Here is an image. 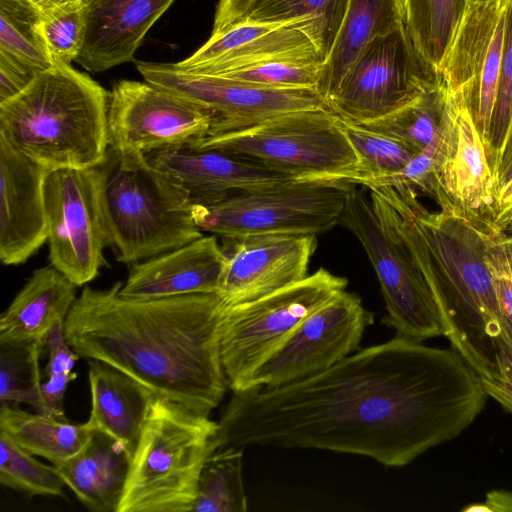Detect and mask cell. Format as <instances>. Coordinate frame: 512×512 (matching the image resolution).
I'll list each match as a JSON object with an SVG mask.
<instances>
[{
    "mask_svg": "<svg viewBox=\"0 0 512 512\" xmlns=\"http://www.w3.org/2000/svg\"><path fill=\"white\" fill-rule=\"evenodd\" d=\"M486 397L452 346L396 336L311 377L233 391L210 449L313 448L402 467L462 433Z\"/></svg>",
    "mask_w": 512,
    "mask_h": 512,
    "instance_id": "obj_1",
    "label": "cell"
},
{
    "mask_svg": "<svg viewBox=\"0 0 512 512\" xmlns=\"http://www.w3.org/2000/svg\"><path fill=\"white\" fill-rule=\"evenodd\" d=\"M122 284L82 290L64 321L67 342L80 358L209 417L228 386L219 346L226 304L217 293L131 299L119 294Z\"/></svg>",
    "mask_w": 512,
    "mask_h": 512,
    "instance_id": "obj_2",
    "label": "cell"
},
{
    "mask_svg": "<svg viewBox=\"0 0 512 512\" xmlns=\"http://www.w3.org/2000/svg\"><path fill=\"white\" fill-rule=\"evenodd\" d=\"M415 208L437 267L446 338L487 396L498 398L512 385V360L484 254L499 229L455 207L431 212L417 198Z\"/></svg>",
    "mask_w": 512,
    "mask_h": 512,
    "instance_id": "obj_3",
    "label": "cell"
},
{
    "mask_svg": "<svg viewBox=\"0 0 512 512\" xmlns=\"http://www.w3.org/2000/svg\"><path fill=\"white\" fill-rule=\"evenodd\" d=\"M347 193L340 225L360 242L381 287L382 323L397 336L422 342L448 330L436 295L437 267L421 229L418 192L405 183Z\"/></svg>",
    "mask_w": 512,
    "mask_h": 512,
    "instance_id": "obj_4",
    "label": "cell"
},
{
    "mask_svg": "<svg viewBox=\"0 0 512 512\" xmlns=\"http://www.w3.org/2000/svg\"><path fill=\"white\" fill-rule=\"evenodd\" d=\"M109 101L89 75L54 64L0 103V138L48 170L95 168L110 146Z\"/></svg>",
    "mask_w": 512,
    "mask_h": 512,
    "instance_id": "obj_5",
    "label": "cell"
},
{
    "mask_svg": "<svg viewBox=\"0 0 512 512\" xmlns=\"http://www.w3.org/2000/svg\"><path fill=\"white\" fill-rule=\"evenodd\" d=\"M95 168L106 243L117 261L132 265L203 236L188 192L146 155L109 147Z\"/></svg>",
    "mask_w": 512,
    "mask_h": 512,
    "instance_id": "obj_6",
    "label": "cell"
},
{
    "mask_svg": "<svg viewBox=\"0 0 512 512\" xmlns=\"http://www.w3.org/2000/svg\"><path fill=\"white\" fill-rule=\"evenodd\" d=\"M217 422L155 397L117 512H190Z\"/></svg>",
    "mask_w": 512,
    "mask_h": 512,
    "instance_id": "obj_7",
    "label": "cell"
},
{
    "mask_svg": "<svg viewBox=\"0 0 512 512\" xmlns=\"http://www.w3.org/2000/svg\"><path fill=\"white\" fill-rule=\"evenodd\" d=\"M192 147L215 149L297 180L349 183L356 154L328 108L301 110L208 134Z\"/></svg>",
    "mask_w": 512,
    "mask_h": 512,
    "instance_id": "obj_8",
    "label": "cell"
},
{
    "mask_svg": "<svg viewBox=\"0 0 512 512\" xmlns=\"http://www.w3.org/2000/svg\"><path fill=\"white\" fill-rule=\"evenodd\" d=\"M352 184L291 179L257 190L192 204L201 231L235 240L267 234L318 235L340 225Z\"/></svg>",
    "mask_w": 512,
    "mask_h": 512,
    "instance_id": "obj_9",
    "label": "cell"
},
{
    "mask_svg": "<svg viewBox=\"0 0 512 512\" xmlns=\"http://www.w3.org/2000/svg\"><path fill=\"white\" fill-rule=\"evenodd\" d=\"M348 280L324 268L265 297L225 305L219 326L222 367L228 387L241 391L251 374L301 323Z\"/></svg>",
    "mask_w": 512,
    "mask_h": 512,
    "instance_id": "obj_10",
    "label": "cell"
},
{
    "mask_svg": "<svg viewBox=\"0 0 512 512\" xmlns=\"http://www.w3.org/2000/svg\"><path fill=\"white\" fill-rule=\"evenodd\" d=\"M441 84L439 69L421 55L403 24L365 47L326 107L361 124L388 115Z\"/></svg>",
    "mask_w": 512,
    "mask_h": 512,
    "instance_id": "obj_11",
    "label": "cell"
},
{
    "mask_svg": "<svg viewBox=\"0 0 512 512\" xmlns=\"http://www.w3.org/2000/svg\"><path fill=\"white\" fill-rule=\"evenodd\" d=\"M373 322L359 295L338 292L255 369L242 390L286 385L331 368L359 349Z\"/></svg>",
    "mask_w": 512,
    "mask_h": 512,
    "instance_id": "obj_12",
    "label": "cell"
},
{
    "mask_svg": "<svg viewBox=\"0 0 512 512\" xmlns=\"http://www.w3.org/2000/svg\"><path fill=\"white\" fill-rule=\"evenodd\" d=\"M44 198L51 265L77 287L91 282L107 246L97 169L50 170Z\"/></svg>",
    "mask_w": 512,
    "mask_h": 512,
    "instance_id": "obj_13",
    "label": "cell"
},
{
    "mask_svg": "<svg viewBox=\"0 0 512 512\" xmlns=\"http://www.w3.org/2000/svg\"><path fill=\"white\" fill-rule=\"evenodd\" d=\"M213 122L211 112L145 80H119L110 93L109 147L119 153L191 146L210 133Z\"/></svg>",
    "mask_w": 512,
    "mask_h": 512,
    "instance_id": "obj_14",
    "label": "cell"
},
{
    "mask_svg": "<svg viewBox=\"0 0 512 512\" xmlns=\"http://www.w3.org/2000/svg\"><path fill=\"white\" fill-rule=\"evenodd\" d=\"M136 69L145 81L211 112L214 122L210 133L289 112L327 108L323 98L312 88H271L185 71L175 63L137 61Z\"/></svg>",
    "mask_w": 512,
    "mask_h": 512,
    "instance_id": "obj_15",
    "label": "cell"
},
{
    "mask_svg": "<svg viewBox=\"0 0 512 512\" xmlns=\"http://www.w3.org/2000/svg\"><path fill=\"white\" fill-rule=\"evenodd\" d=\"M507 1L468 2L439 67L447 92L472 111L485 148L499 80Z\"/></svg>",
    "mask_w": 512,
    "mask_h": 512,
    "instance_id": "obj_16",
    "label": "cell"
},
{
    "mask_svg": "<svg viewBox=\"0 0 512 512\" xmlns=\"http://www.w3.org/2000/svg\"><path fill=\"white\" fill-rule=\"evenodd\" d=\"M217 294L226 305L253 301L308 276L316 235L267 234L226 241Z\"/></svg>",
    "mask_w": 512,
    "mask_h": 512,
    "instance_id": "obj_17",
    "label": "cell"
},
{
    "mask_svg": "<svg viewBox=\"0 0 512 512\" xmlns=\"http://www.w3.org/2000/svg\"><path fill=\"white\" fill-rule=\"evenodd\" d=\"M442 122L444 158L438 174L436 203L494 221L497 191L492 168L474 115L459 97L447 92Z\"/></svg>",
    "mask_w": 512,
    "mask_h": 512,
    "instance_id": "obj_18",
    "label": "cell"
},
{
    "mask_svg": "<svg viewBox=\"0 0 512 512\" xmlns=\"http://www.w3.org/2000/svg\"><path fill=\"white\" fill-rule=\"evenodd\" d=\"M50 170L0 138V259L26 262L48 239L44 181Z\"/></svg>",
    "mask_w": 512,
    "mask_h": 512,
    "instance_id": "obj_19",
    "label": "cell"
},
{
    "mask_svg": "<svg viewBox=\"0 0 512 512\" xmlns=\"http://www.w3.org/2000/svg\"><path fill=\"white\" fill-rule=\"evenodd\" d=\"M146 157L188 192L192 204L209 203L294 179L215 149L183 146L152 152Z\"/></svg>",
    "mask_w": 512,
    "mask_h": 512,
    "instance_id": "obj_20",
    "label": "cell"
},
{
    "mask_svg": "<svg viewBox=\"0 0 512 512\" xmlns=\"http://www.w3.org/2000/svg\"><path fill=\"white\" fill-rule=\"evenodd\" d=\"M175 0H85V38L75 60L104 72L134 61L147 32Z\"/></svg>",
    "mask_w": 512,
    "mask_h": 512,
    "instance_id": "obj_21",
    "label": "cell"
},
{
    "mask_svg": "<svg viewBox=\"0 0 512 512\" xmlns=\"http://www.w3.org/2000/svg\"><path fill=\"white\" fill-rule=\"evenodd\" d=\"M226 260L217 236H201L183 246L132 264L119 294L155 299L216 293Z\"/></svg>",
    "mask_w": 512,
    "mask_h": 512,
    "instance_id": "obj_22",
    "label": "cell"
},
{
    "mask_svg": "<svg viewBox=\"0 0 512 512\" xmlns=\"http://www.w3.org/2000/svg\"><path fill=\"white\" fill-rule=\"evenodd\" d=\"M200 53L210 65L194 73L208 75H223L272 58L320 55L300 23L254 21H242L211 34Z\"/></svg>",
    "mask_w": 512,
    "mask_h": 512,
    "instance_id": "obj_23",
    "label": "cell"
},
{
    "mask_svg": "<svg viewBox=\"0 0 512 512\" xmlns=\"http://www.w3.org/2000/svg\"><path fill=\"white\" fill-rule=\"evenodd\" d=\"M89 425L115 439L132 460L154 394L125 373L88 359Z\"/></svg>",
    "mask_w": 512,
    "mask_h": 512,
    "instance_id": "obj_24",
    "label": "cell"
},
{
    "mask_svg": "<svg viewBox=\"0 0 512 512\" xmlns=\"http://www.w3.org/2000/svg\"><path fill=\"white\" fill-rule=\"evenodd\" d=\"M130 464V457L115 439L94 429L79 452L52 466L88 510L117 512Z\"/></svg>",
    "mask_w": 512,
    "mask_h": 512,
    "instance_id": "obj_25",
    "label": "cell"
},
{
    "mask_svg": "<svg viewBox=\"0 0 512 512\" xmlns=\"http://www.w3.org/2000/svg\"><path fill=\"white\" fill-rule=\"evenodd\" d=\"M76 285L53 265L35 269L0 316V344L40 341L52 326L65 321Z\"/></svg>",
    "mask_w": 512,
    "mask_h": 512,
    "instance_id": "obj_26",
    "label": "cell"
},
{
    "mask_svg": "<svg viewBox=\"0 0 512 512\" xmlns=\"http://www.w3.org/2000/svg\"><path fill=\"white\" fill-rule=\"evenodd\" d=\"M405 24L404 0H348L334 44L323 61L316 90L326 101L365 47Z\"/></svg>",
    "mask_w": 512,
    "mask_h": 512,
    "instance_id": "obj_27",
    "label": "cell"
},
{
    "mask_svg": "<svg viewBox=\"0 0 512 512\" xmlns=\"http://www.w3.org/2000/svg\"><path fill=\"white\" fill-rule=\"evenodd\" d=\"M16 405L0 406V431L26 452L52 464L79 452L93 433L88 422L72 424L53 416L29 413Z\"/></svg>",
    "mask_w": 512,
    "mask_h": 512,
    "instance_id": "obj_28",
    "label": "cell"
},
{
    "mask_svg": "<svg viewBox=\"0 0 512 512\" xmlns=\"http://www.w3.org/2000/svg\"><path fill=\"white\" fill-rule=\"evenodd\" d=\"M347 4L348 0H254L242 21L300 23L325 60L339 32Z\"/></svg>",
    "mask_w": 512,
    "mask_h": 512,
    "instance_id": "obj_29",
    "label": "cell"
},
{
    "mask_svg": "<svg viewBox=\"0 0 512 512\" xmlns=\"http://www.w3.org/2000/svg\"><path fill=\"white\" fill-rule=\"evenodd\" d=\"M339 125L357 157L349 179L352 185H388L417 154L405 143L355 122L339 117Z\"/></svg>",
    "mask_w": 512,
    "mask_h": 512,
    "instance_id": "obj_30",
    "label": "cell"
},
{
    "mask_svg": "<svg viewBox=\"0 0 512 512\" xmlns=\"http://www.w3.org/2000/svg\"><path fill=\"white\" fill-rule=\"evenodd\" d=\"M467 4V0H404L407 32L421 55L438 69Z\"/></svg>",
    "mask_w": 512,
    "mask_h": 512,
    "instance_id": "obj_31",
    "label": "cell"
},
{
    "mask_svg": "<svg viewBox=\"0 0 512 512\" xmlns=\"http://www.w3.org/2000/svg\"><path fill=\"white\" fill-rule=\"evenodd\" d=\"M243 448L225 447L208 454L201 469L194 512H244Z\"/></svg>",
    "mask_w": 512,
    "mask_h": 512,
    "instance_id": "obj_32",
    "label": "cell"
},
{
    "mask_svg": "<svg viewBox=\"0 0 512 512\" xmlns=\"http://www.w3.org/2000/svg\"><path fill=\"white\" fill-rule=\"evenodd\" d=\"M447 100V90L443 83L423 92L394 112L359 125L395 138L418 153L432 140L445 112Z\"/></svg>",
    "mask_w": 512,
    "mask_h": 512,
    "instance_id": "obj_33",
    "label": "cell"
},
{
    "mask_svg": "<svg viewBox=\"0 0 512 512\" xmlns=\"http://www.w3.org/2000/svg\"><path fill=\"white\" fill-rule=\"evenodd\" d=\"M40 341L0 344V406L25 403L41 413Z\"/></svg>",
    "mask_w": 512,
    "mask_h": 512,
    "instance_id": "obj_34",
    "label": "cell"
},
{
    "mask_svg": "<svg viewBox=\"0 0 512 512\" xmlns=\"http://www.w3.org/2000/svg\"><path fill=\"white\" fill-rule=\"evenodd\" d=\"M40 15L29 0H0V51L38 71L54 65L39 31Z\"/></svg>",
    "mask_w": 512,
    "mask_h": 512,
    "instance_id": "obj_35",
    "label": "cell"
},
{
    "mask_svg": "<svg viewBox=\"0 0 512 512\" xmlns=\"http://www.w3.org/2000/svg\"><path fill=\"white\" fill-rule=\"evenodd\" d=\"M0 483L28 497H64L65 483L53 469L37 461L0 431Z\"/></svg>",
    "mask_w": 512,
    "mask_h": 512,
    "instance_id": "obj_36",
    "label": "cell"
},
{
    "mask_svg": "<svg viewBox=\"0 0 512 512\" xmlns=\"http://www.w3.org/2000/svg\"><path fill=\"white\" fill-rule=\"evenodd\" d=\"M323 61L320 55L278 57L217 76L271 88L315 89Z\"/></svg>",
    "mask_w": 512,
    "mask_h": 512,
    "instance_id": "obj_37",
    "label": "cell"
},
{
    "mask_svg": "<svg viewBox=\"0 0 512 512\" xmlns=\"http://www.w3.org/2000/svg\"><path fill=\"white\" fill-rule=\"evenodd\" d=\"M84 5L40 13L39 31L54 64L71 65L85 38Z\"/></svg>",
    "mask_w": 512,
    "mask_h": 512,
    "instance_id": "obj_38",
    "label": "cell"
},
{
    "mask_svg": "<svg viewBox=\"0 0 512 512\" xmlns=\"http://www.w3.org/2000/svg\"><path fill=\"white\" fill-rule=\"evenodd\" d=\"M512 122V0L504 14V34L499 80L487 142V156L493 169Z\"/></svg>",
    "mask_w": 512,
    "mask_h": 512,
    "instance_id": "obj_39",
    "label": "cell"
},
{
    "mask_svg": "<svg viewBox=\"0 0 512 512\" xmlns=\"http://www.w3.org/2000/svg\"><path fill=\"white\" fill-rule=\"evenodd\" d=\"M44 347L48 352L45 367L47 377L59 374H70L80 358L71 348L64 334V321L55 323L44 339Z\"/></svg>",
    "mask_w": 512,
    "mask_h": 512,
    "instance_id": "obj_40",
    "label": "cell"
},
{
    "mask_svg": "<svg viewBox=\"0 0 512 512\" xmlns=\"http://www.w3.org/2000/svg\"><path fill=\"white\" fill-rule=\"evenodd\" d=\"M40 72L0 51V103L21 93Z\"/></svg>",
    "mask_w": 512,
    "mask_h": 512,
    "instance_id": "obj_41",
    "label": "cell"
},
{
    "mask_svg": "<svg viewBox=\"0 0 512 512\" xmlns=\"http://www.w3.org/2000/svg\"><path fill=\"white\" fill-rule=\"evenodd\" d=\"M77 377L75 372L70 374H59L48 377L46 382L41 384V414L67 420L64 410V398L67 387Z\"/></svg>",
    "mask_w": 512,
    "mask_h": 512,
    "instance_id": "obj_42",
    "label": "cell"
},
{
    "mask_svg": "<svg viewBox=\"0 0 512 512\" xmlns=\"http://www.w3.org/2000/svg\"><path fill=\"white\" fill-rule=\"evenodd\" d=\"M254 0H219L211 34L219 33L241 22Z\"/></svg>",
    "mask_w": 512,
    "mask_h": 512,
    "instance_id": "obj_43",
    "label": "cell"
},
{
    "mask_svg": "<svg viewBox=\"0 0 512 512\" xmlns=\"http://www.w3.org/2000/svg\"><path fill=\"white\" fill-rule=\"evenodd\" d=\"M497 194L512 179V122L492 169Z\"/></svg>",
    "mask_w": 512,
    "mask_h": 512,
    "instance_id": "obj_44",
    "label": "cell"
},
{
    "mask_svg": "<svg viewBox=\"0 0 512 512\" xmlns=\"http://www.w3.org/2000/svg\"><path fill=\"white\" fill-rule=\"evenodd\" d=\"M465 511L512 512V492L490 491L482 504L469 505Z\"/></svg>",
    "mask_w": 512,
    "mask_h": 512,
    "instance_id": "obj_45",
    "label": "cell"
},
{
    "mask_svg": "<svg viewBox=\"0 0 512 512\" xmlns=\"http://www.w3.org/2000/svg\"><path fill=\"white\" fill-rule=\"evenodd\" d=\"M40 12H47L56 9L75 7L85 4V0H29Z\"/></svg>",
    "mask_w": 512,
    "mask_h": 512,
    "instance_id": "obj_46",
    "label": "cell"
},
{
    "mask_svg": "<svg viewBox=\"0 0 512 512\" xmlns=\"http://www.w3.org/2000/svg\"><path fill=\"white\" fill-rule=\"evenodd\" d=\"M512 197V179L497 194L496 212L498 208ZM496 215V214H495Z\"/></svg>",
    "mask_w": 512,
    "mask_h": 512,
    "instance_id": "obj_47",
    "label": "cell"
},
{
    "mask_svg": "<svg viewBox=\"0 0 512 512\" xmlns=\"http://www.w3.org/2000/svg\"><path fill=\"white\" fill-rule=\"evenodd\" d=\"M468 2H486V1H492V0H467Z\"/></svg>",
    "mask_w": 512,
    "mask_h": 512,
    "instance_id": "obj_48",
    "label": "cell"
},
{
    "mask_svg": "<svg viewBox=\"0 0 512 512\" xmlns=\"http://www.w3.org/2000/svg\"><path fill=\"white\" fill-rule=\"evenodd\" d=\"M507 234L512 237V230L509 231Z\"/></svg>",
    "mask_w": 512,
    "mask_h": 512,
    "instance_id": "obj_49",
    "label": "cell"
}]
</instances>
